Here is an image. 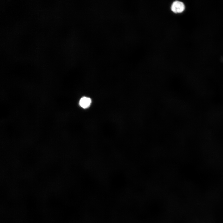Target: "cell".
<instances>
[{
  "mask_svg": "<svg viewBox=\"0 0 223 223\" xmlns=\"http://www.w3.org/2000/svg\"><path fill=\"white\" fill-rule=\"evenodd\" d=\"M92 101L91 99L88 97H83L80 100L79 104L80 107L84 109L89 107Z\"/></svg>",
  "mask_w": 223,
  "mask_h": 223,
  "instance_id": "obj_2",
  "label": "cell"
},
{
  "mask_svg": "<svg viewBox=\"0 0 223 223\" xmlns=\"http://www.w3.org/2000/svg\"><path fill=\"white\" fill-rule=\"evenodd\" d=\"M170 9L171 11L175 14L181 13L184 11L185 6L182 2L176 0L171 4Z\"/></svg>",
  "mask_w": 223,
  "mask_h": 223,
  "instance_id": "obj_1",
  "label": "cell"
}]
</instances>
